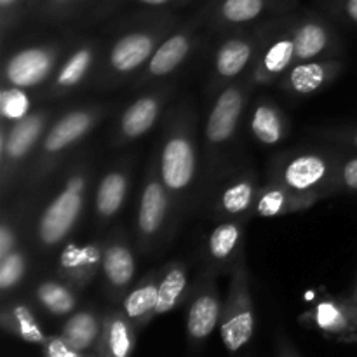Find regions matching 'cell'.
I'll return each mask as SVG.
<instances>
[{"mask_svg": "<svg viewBox=\"0 0 357 357\" xmlns=\"http://www.w3.org/2000/svg\"><path fill=\"white\" fill-rule=\"evenodd\" d=\"M190 0H100L86 16L82 17V23H94L108 17L110 14L117 13L126 6H139L145 9H155V10H173L176 7H183Z\"/></svg>", "mask_w": 357, "mask_h": 357, "instance_id": "836d02e7", "label": "cell"}, {"mask_svg": "<svg viewBox=\"0 0 357 357\" xmlns=\"http://www.w3.org/2000/svg\"><path fill=\"white\" fill-rule=\"evenodd\" d=\"M0 323L7 333L28 342V344L44 345L47 340L31 307L21 300H13V302L3 305L2 314H0Z\"/></svg>", "mask_w": 357, "mask_h": 357, "instance_id": "f546056e", "label": "cell"}, {"mask_svg": "<svg viewBox=\"0 0 357 357\" xmlns=\"http://www.w3.org/2000/svg\"><path fill=\"white\" fill-rule=\"evenodd\" d=\"M155 159L160 180L181 218L199 197L202 173V135L190 100L180 101L167 112Z\"/></svg>", "mask_w": 357, "mask_h": 357, "instance_id": "6da1fadb", "label": "cell"}, {"mask_svg": "<svg viewBox=\"0 0 357 357\" xmlns=\"http://www.w3.org/2000/svg\"><path fill=\"white\" fill-rule=\"evenodd\" d=\"M180 24L173 10L145 9L119 24L110 44L103 49L94 75L100 91L117 89L135 80L145 68L160 42Z\"/></svg>", "mask_w": 357, "mask_h": 357, "instance_id": "7a4b0ae2", "label": "cell"}, {"mask_svg": "<svg viewBox=\"0 0 357 357\" xmlns=\"http://www.w3.org/2000/svg\"><path fill=\"white\" fill-rule=\"evenodd\" d=\"M279 357H300V356L296 354V351L291 347V345L282 344L281 349H279Z\"/></svg>", "mask_w": 357, "mask_h": 357, "instance_id": "bcb514c9", "label": "cell"}, {"mask_svg": "<svg viewBox=\"0 0 357 357\" xmlns=\"http://www.w3.org/2000/svg\"><path fill=\"white\" fill-rule=\"evenodd\" d=\"M319 7L330 20L357 26V0H321Z\"/></svg>", "mask_w": 357, "mask_h": 357, "instance_id": "ab89813d", "label": "cell"}, {"mask_svg": "<svg viewBox=\"0 0 357 357\" xmlns=\"http://www.w3.org/2000/svg\"><path fill=\"white\" fill-rule=\"evenodd\" d=\"M100 2V0H77V7H75V16H73V20H79L82 21V17L86 16L87 13H89L91 9H93L96 3Z\"/></svg>", "mask_w": 357, "mask_h": 357, "instance_id": "ee69618b", "label": "cell"}, {"mask_svg": "<svg viewBox=\"0 0 357 357\" xmlns=\"http://www.w3.org/2000/svg\"><path fill=\"white\" fill-rule=\"evenodd\" d=\"M101 52H103V47L98 38H87L80 42L77 47L72 49V52L63 58L52 79L44 86L42 100H61L80 89L91 77L96 75Z\"/></svg>", "mask_w": 357, "mask_h": 357, "instance_id": "e0dca14e", "label": "cell"}, {"mask_svg": "<svg viewBox=\"0 0 357 357\" xmlns=\"http://www.w3.org/2000/svg\"><path fill=\"white\" fill-rule=\"evenodd\" d=\"M248 131L258 145L272 149L289 136V121L272 98L258 96L248 114Z\"/></svg>", "mask_w": 357, "mask_h": 357, "instance_id": "484cf974", "label": "cell"}, {"mask_svg": "<svg viewBox=\"0 0 357 357\" xmlns=\"http://www.w3.org/2000/svg\"><path fill=\"white\" fill-rule=\"evenodd\" d=\"M138 328L122 309H112L103 316V330L98 340V357H131Z\"/></svg>", "mask_w": 357, "mask_h": 357, "instance_id": "83f0119b", "label": "cell"}, {"mask_svg": "<svg viewBox=\"0 0 357 357\" xmlns=\"http://www.w3.org/2000/svg\"><path fill=\"white\" fill-rule=\"evenodd\" d=\"M281 17H272V20L253 24V26L222 33V38L216 44L211 59L209 82H211L213 96L229 84L236 82L250 73L265 42L278 26Z\"/></svg>", "mask_w": 357, "mask_h": 357, "instance_id": "9c48e42d", "label": "cell"}, {"mask_svg": "<svg viewBox=\"0 0 357 357\" xmlns=\"http://www.w3.org/2000/svg\"><path fill=\"white\" fill-rule=\"evenodd\" d=\"M44 351L45 357H98V354L86 356L84 352L73 349L72 345H68L63 340L61 335L59 337H49L44 344Z\"/></svg>", "mask_w": 357, "mask_h": 357, "instance_id": "7bdbcfd3", "label": "cell"}, {"mask_svg": "<svg viewBox=\"0 0 357 357\" xmlns=\"http://www.w3.org/2000/svg\"><path fill=\"white\" fill-rule=\"evenodd\" d=\"M300 0H209L202 7L204 26L213 33H227L253 26L272 17L296 13Z\"/></svg>", "mask_w": 357, "mask_h": 357, "instance_id": "8fae6325", "label": "cell"}, {"mask_svg": "<svg viewBox=\"0 0 357 357\" xmlns=\"http://www.w3.org/2000/svg\"><path fill=\"white\" fill-rule=\"evenodd\" d=\"M255 84L250 73L215 94L202 128V173L199 197L206 199L220 176L229 169L232 150L250 105Z\"/></svg>", "mask_w": 357, "mask_h": 357, "instance_id": "3957f363", "label": "cell"}, {"mask_svg": "<svg viewBox=\"0 0 357 357\" xmlns=\"http://www.w3.org/2000/svg\"><path fill=\"white\" fill-rule=\"evenodd\" d=\"M246 223L241 220H220L208 234L202 246V271L216 275H232L237 265L246 258L244 234Z\"/></svg>", "mask_w": 357, "mask_h": 357, "instance_id": "ac0fdd59", "label": "cell"}, {"mask_svg": "<svg viewBox=\"0 0 357 357\" xmlns=\"http://www.w3.org/2000/svg\"><path fill=\"white\" fill-rule=\"evenodd\" d=\"M260 180L251 166L229 167L216 180L206 199L211 206V213L216 220H241L250 222L255 216Z\"/></svg>", "mask_w": 357, "mask_h": 357, "instance_id": "5bb4252c", "label": "cell"}, {"mask_svg": "<svg viewBox=\"0 0 357 357\" xmlns=\"http://www.w3.org/2000/svg\"><path fill=\"white\" fill-rule=\"evenodd\" d=\"M293 14L282 16L279 20L278 26L267 38L253 68L250 70V77L255 87L278 86L282 75L296 63L295 40H293L291 30Z\"/></svg>", "mask_w": 357, "mask_h": 357, "instance_id": "d6986e66", "label": "cell"}, {"mask_svg": "<svg viewBox=\"0 0 357 357\" xmlns=\"http://www.w3.org/2000/svg\"><path fill=\"white\" fill-rule=\"evenodd\" d=\"M255 333V307L251 296V279L246 258L236 267L230 275L229 291L222 309L220 335L222 342L230 352H237L253 338Z\"/></svg>", "mask_w": 357, "mask_h": 357, "instance_id": "7c38bea8", "label": "cell"}, {"mask_svg": "<svg viewBox=\"0 0 357 357\" xmlns=\"http://www.w3.org/2000/svg\"><path fill=\"white\" fill-rule=\"evenodd\" d=\"M105 293L114 302H122L136 279V255L122 229H115L105 239L101 264Z\"/></svg>", "mask_w": 357, "mask_h": 357, "instance_id": "ffe728a7", "label": "cell"}, {"mask_svg": "<svg viewBox=\"0 0 357 357\" xmlns=\"http://www.w3.org/2000/svg\"><path fill=\"white\" fill-rule=\"evenodd\" d=\"M28 253L23 248H16L6 258H0V291L2 295H9L13 289L21 284L28 271Z\"/></svg>", "mask_w": 357, "mask_h": 357, "instance_id": "e575fe53", "label": "cell"}, {"mask_svg": "<svg viewBox=\"0 0 357 357\" xmlns=\"http://www.w3.org/2000/svg\"><path fill=\"white\" fill-rule=\"evenodd\" d=\"M204 14L202 9L190 20L178 24L157 47L145 68L132 80V89H149V87L164 84L188 61L202 40Z\"/></svg>", "mask_w": 357, "mask_h": 357, "instance_id": "30bf717a", "label": "cell"}, {"mask_svg": "<svg viewBox=\"0 0 357 357\" xmlns=\"http://www.w3.org/2000/svg\"><path fill=\"white\" fill-rule=\"evenodd\" d=\"M303 319L316 326L321 333L337 340L352 342L357 338V307L349 296L321 298Z\"/></svg>", "mask_w": 357, "mask_h": 357, "instance_id": "d4e9b609", "label": "cell"}, {"mask_svg": "<svg viewBox=\"0 0 357 357\" xmlns=\"http://www.w3.org/2000/svg\"><path fill=\"white\" fill-rule=\"evenodd\" d=\"M24 17V0H0V28L3 40L9 37L10 31L16 30Z\"/></svg>", "mask_w": 357, "mask_h": 357, "instance_id": "60d3db41", "label": "cell"}, {"mask_svg": "<svg viewBox=\"0 0 357 357\" xmlns=\"http://www.w3.org/2000/svg\"><path fill=\"white\" fill-rule=\"evenodd\" d=\"M338 188L349 194H357V153L344 152L338 167Z\"/></svg>", "mask_w": 357, "mask_h": 357, "instance_id": "b9f144b4", "label": "cell"}, {"mask_svg": "<svg viewBox=\"0 0 357 357\" xmlns=\"http://www.w3.org/2000/svg\"><path fill=\"white\" fill-rule=\"evenodd\" d=\"M77 0H42L33 17L47 24H59L73 20Z\"/></svg>", "mask_w": 357, "mask_h": 357, "instance_id": "74e56055", "label": "cell"}, {"mask_svg": "<svg viewBox=\"0 0 357 357\" xmlns=\"http://www.w3.org/2000/svg\"><path fill=\"white\" fill-rule=\"evenodd\" d=\"M312 135L317 138L324 139L328 143L340 146V149L349 150V152L357 153V126L352 124H338V126H321L314 128Z\"/></svg>", "mask_w": 357, "mask_h": 357, "instance_id": "8d00e7d4", "label": "cell"}, {"mask_svg": "<svg viewBox=\"0 0 357 357\" xmlns=\"http://www.w3.org/2000/svg\"><path fill=\"white\" fill-rule=\"evenodd\" d=\"M89 181V160L79 162L66 174L63 187L45 206L35 225V241L40 250H54L68 239L82 218Z\"/></svg>", "mask_w": 357, "mask_h": 357, "instance_id": "52a82bcc", "label": "cell"}, {"mask_svg": "<svg viewBox=\"0 0 357 357\" xmlns=\"http://www.w3.org/2000/svg\"><path fill=\"white\" fill-rule=\"evenodd\" d=\"M31 112V98L26 89L2 84L0 93V121L13 124L20 119L26 117Z\"/></svg>", "mask_w": 357, "mask_h": 357, "instance_id": "d590c367", "label": "cell"}, {"mask_svg": "<svg viewBox=\"0 0 357 357\" xmlns=\"http://www.w3.org/2000/svg\"><path fill=\"white\" fill-rule=\"evenodd\" d=\"M77 289L58 279H44L35 288L37 302L52 316H68L77 307Z\"/></svg>", "mask_w": 357, "mask_h": 357, "instance_id": "d6a6232c", "label": "cell"}, {"mask_svg": "<svg viewBox=\"0 0 357 357\" xmlns=\"http://www.w3.org/2000/svg\"><path fill=\"white\" fill-rule=\"evenodd\" d=\"M319 199L312 195H303L278 181H265L260 185L257 202H255V216L258 218H278V216L291 215V213L307 211L316 206Z\"/></svg>", "mask_w": 357, "mask_h": 357, "instance_id": "4316f807", "label": "cell"}, {"mask_svg": "<svg viewBox=\"0 0 357 357\" xmlns=\"http://www.w3.org/2000/svg\"><path fill=\"white\" fill-rule=\"evenodd\" d=\"M40 2L42 0H24V14H26V17L35 16V13H37Z\"/></svg>", "mask_w": 357, "mask_h": 357, "instance_id": "f6af8a7d", "label": "cell"}, {"mask_svg": "<svg viewBox=\"0 0 357 357\" xmlns=\"http://www.w3.org/2000/svg\"><path fill=\"white\" fill-rule=\"evenodd\" d=\"M101 330H103V317L98 316L94 310H80L68 317L61 330V338L77 351L86 352L98 345Z\"/></svg>", "mask_w": 357, "mask_h": 357, "instance_id": "1f68e13d", "label": "cell"}, {"mask_svg": "<svg viewBox=\"0 0 357 357\" xmlns=\"http://www.w3.org/2000/svg\"><path fill=\"white\" fill-rule=\"evenodd\" d=\"M222 300H220L216 275L202 271L192 288L187 314V331L192 342H202L215 331L222 319Z\"/></svg>", "mask_w": 357, "mask_h": 357, "instance_id": "7402d4cb", "label": "cell"}, {"mask_svg": "<svg viewBox=\"0 0 357 357\" xmlns=\"http://www.w3.org/2000/svg\"><path fill=\"white\" fill-rule=\"evenodd\" d=\"M174 84H157L131 101L121 112L112 135V146L124 149L142 139L155 128L166 110L167 101L173 98Z\"/></svg>", "mask_w": 357, "mask_h": 357, "instance_id": "9a60e30c", "label": "cell"}, {"mask_svg": "<svg viewBox=\"0 0 357 357\" xmlns=\"http://www.w3.org/2000/svg\"><path fill=\"white\" fill-rule=\"evenodd\" d=\"M112 105L89 103L70 108L49 124L23 183L26 190H37L54 174L73 149L80 145L110 114Z\"/></svg>", "mask_w": 357, "mask_h": 357, "instance_id": "277c9868", "label": "cell"}, {"mask_svg": "<svg viewBox=\"0 0 357 357\" xmlns=\"http://www.w3.org/2000/svg\"><path fill=\"white\" fill-rule=\"evenodd\" d=\"M20 216L14 213H3L2 223H0V258H6L20 248Z\"/></svg>", "mask_w": 357, "mask_h": 357, "instance_id": "f35d334b", "label": "cell"}, {"mask_svg": "<svg viewBox=\"0 0 357 357\" xmlns=\"http://www.w3.org/2000/svg\"><path fill=\"white\" fill-rule=\"evenodd\" d=\"M132 180V157H124L112 164L98 183L94 192V222L100 229L117 220L128 199Z\"/></svg>", "mask_w": 357, "mask_h": 357, "instance_id": "44dd1931", "label": "cell"}, {"mask_svg": "<svg viewBox=\"0 0 357 357\" xmlns=\"http://www.w3.org/2000/svg\"><path fill=\"white\" fill-rule=\"evenodd\" d=\"M103 241H91L86 244H66L58 258V275L72 288L86 289L101 272L103 264Z\"/></svg>", "mask_w": 357, "mask_h": 357, "instance_id": "cb8c5ba5", "label": "cell"}, {"mask_svg": "<svg viewBox=\"0 0 357 357\" xmlns=\"http://www.w3.org/2000/svg\"><path fill=\"white\" fill-rule=\"evenodd\" d=\"M178 216L171 194L162 183L157 167V159L150 160L143 174L142 192L135 218L136 246L145 257L157 253L173 237Z\"/></svg>", "mask_w": 357, "mask_h": 357, "instance_id": "8992f818", "label": "cell"}, {"mask_svg": "<svg viewBox=\"0 0 357 357\" xmlns=\"http://www.w3.org/2000/svg\"><path fill=\"white\" fill-rule=\"evenodd\" d=\"M188 289V268L183 260H173L159 268V302L157 316L180 305Z\"/></svg>", "mask_w": 357, "mask_h": 357, "instance_id": "4dcf8cb0", "label": "cell"}, {"mask_svg": "<svg viewBox=\"0 0 357 357\" xmlns=\"http://www.w3.org/2000/svg\"><path fill=\"white\" fill-rule=\"evenodd\" d=\"M65 49L63 40L37 42L17 49L3 63V84L26 91L44 87L65 58Z\"/></svg>", "mask_w": 357, "mask_h": 357, "instance_id": "4fadbf2b", "label": "cell"}, {"mask_svg": "<svg viewBox=\"0 0 357 357\" xmlns=\"http://www.w3.org/2000/svg\"><path fill=\"white\" fill-rule=\"evenodd\" d=\"M157 302H159V268L149 272L139 279L122 300L126 316L136 328H143L157 317Z\"/></svg>", "mask_w": 357, "mask_h": 357, "instance_id": "f1b7e54d", "label": "cell"}, {"mask_svg": "<svg viewBox=\"0 0 357 357\" xmlns=\"http://www.w3.org/2000/svg\"><path fill=\"white\" fill-rule=\"evenodd\" d=\"M349 298H351L352 303H354V305L357 307V282H356L354 289H352V293H351V295H349Z\"/></svg>", "mask_w": 357, "mask_h": 357, "instance_id": "7dc6e473", "label": "cell"}, {"mask_svg": "<svg viewBox=\"0 0 357 357\" xmlns=\"http://www.w3.org/2000/svg\"><path fill=\"white\" fill-rule=\"evenodd\" d=\"M344 152L333 146L303 145L278 152L267 167V180L303 195L323 199L340 194L338 167Z\"/></svg>", "mask_w": 357, "mask_h": 357, "instance_id": "5b68a950", "label": "cell"}, {"mask_svg": "<svg viewBox=\"0 0 357 357\" xmlns=\"http://www.w3.org/2000/svg\"><path fill=\"white\" fill-rule=\"evenodd\" d=\"M345 70L342 58L310 59V61L295 63L278 82L279 89L289 96L307 98L321 93L335 82Z\"/></svg>", "mask_w": 357, "mask_h": 357, "instance_id": "603a6c76", "label": "cell"}, {"mask_svg": "<svg viewBox=\"0 0 357 357\" xmlns=\"http://www.w3.org/2000/svg\"><path fill=\"white\" fill-rule=\"evenodd\" d=\"M51 108H37L26 117L0 124V190L6 199L20 178H24L28 166L52 122Z\"/></svg>", "mask_w": 357, "mask_h": 357, "instance_id": "ba28073f", "label": "cell"}, {"mask_svg": "<svg viewBox=\"0 0 357 357\" xmlns=\"http://www.w3.org/2000/svg\"><path fill=\"white\" fill-rule=\"evenodd\" d=\"M295 40L296 63L310 59L340 58L344 54V40L330 17L321 13H295L291 21Z\"/></svg>", "mask_w": 357, "mask_h": 357, "instance_id": "2e32d148", "label": "cell"}]
</instances>
